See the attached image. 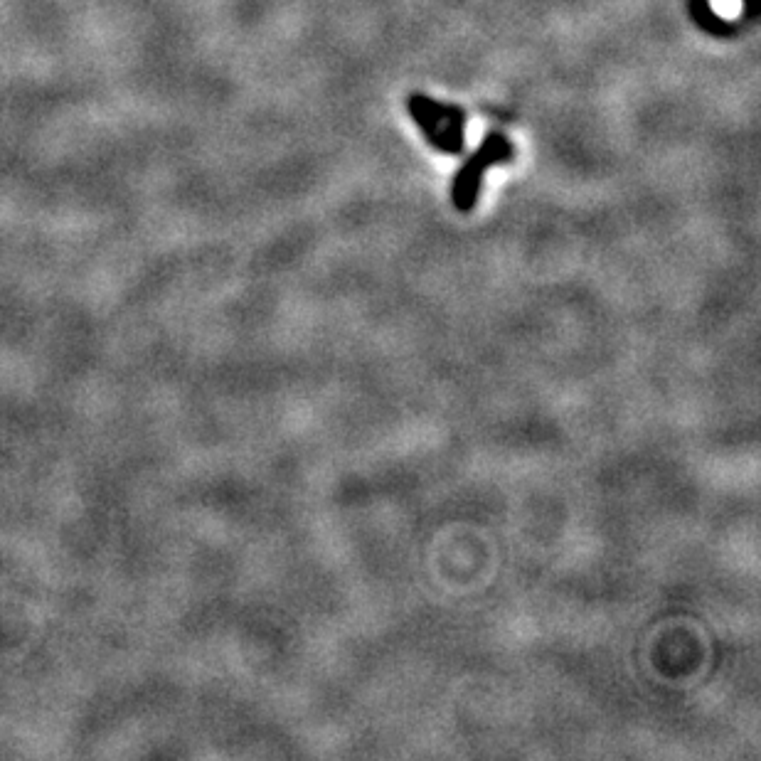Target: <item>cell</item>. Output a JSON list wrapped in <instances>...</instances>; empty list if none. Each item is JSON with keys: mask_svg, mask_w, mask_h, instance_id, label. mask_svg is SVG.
Wrapping results in <instances>:
<instances>
[{"mask_svg": "<svg viewBox=\"0 0 761 761\" xmlns=\"http://www.w3.org/2000/svg\"><path fill=\"white\" fill-rule=\"evenodd\" d=\"M715 3V10L720 15H725V18H734V15L742 13V0H712Z\"/></svg>", "mask_w": 761, "mask_h": 761, "instance_id": "cell-1", "label": "cell"}]
</instances>
